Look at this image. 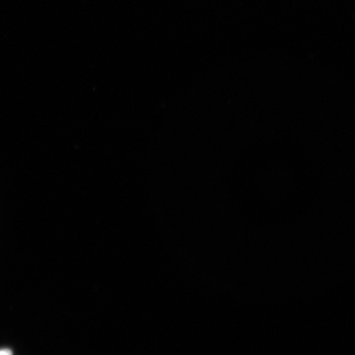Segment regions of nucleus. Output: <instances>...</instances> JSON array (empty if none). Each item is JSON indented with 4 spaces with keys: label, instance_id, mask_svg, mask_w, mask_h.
Masks as SVG:
<instances>
[{
    "label": "nucleus",
    "instance_id": "f257e3e1",
    "mask_svg": "<svg viewBox=\"0 0 355 355\" xmlns=\"http://www.w3.org/2000/svg\"><path fill=\"white\" fill-rule=\"evenodd\" d=\"M0 355H12V350L6 349L0 350Z\"/></svg>",
    "mask_w": 355,
    "mask_h": 355
}]
</instances>
